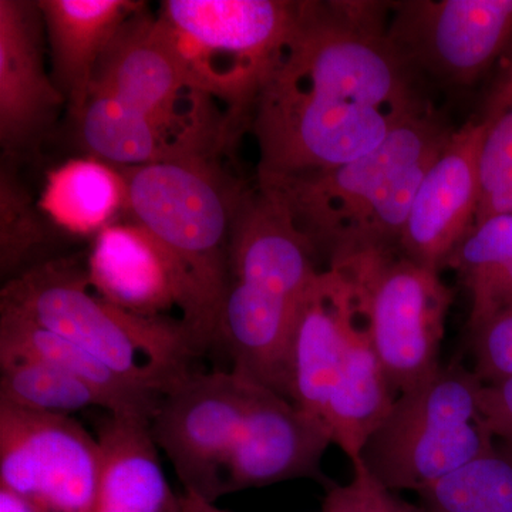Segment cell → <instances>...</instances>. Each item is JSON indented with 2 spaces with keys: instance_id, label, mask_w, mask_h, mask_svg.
<instances>
[{
  "instance_id": "12",
  "label": "cell",
  "mask_w": 512,
  "mask_h": 512,
  "mask_svg": "<svg viewBox=\"0 0 512 512\" xmlns=\"http://www.w3.org/2000/svg\"><path fill=\"white\" fill-rule=\"evenodd\" d=\"M90 93L177 126L234 140L237 128L220 104L198 90L178 62L157 15L147 6L124 23L94 70Z\"/></svg>"
},
{
  "instance_id": "30",
  "label": "cell",
  "mask_w": 512,
  "mask_h": 512,
  "mask_svg": "<svg viewBox=\"0 0 512 512\" xmlns=\"http://www.w3.org/2000/svg\"><path fill=\"white\" fill-rule=\"evenodd\" d=\"M323 512H420L397 498L372 477L363 464L353 466L352 480L333 485L323 503Z\"/></svg>"
},
{
  "instance_id": "11",
  "label": "cell",
  "mask_w": 512,
  "mask_h": 512,
  "mask_svg": "<svg viewBox=\"0 0 512 512\" xmlns=\"http://www.w3.org/2000/svg\"><path fill=\"white\" fill-rule=\"evenodd\" d=\"M386 36L417 76L470 86L512 39V0L389 3Z\"/></svg>"
},
{
  "instance_id": "24",
  "label": "cell",
  "mask_w": 512,
  "mask_h": 512,
  "mask_svg": "<svg viewBox=\"0 0 512 512\" xmlns=\"http://www.w3.org/2000/svg\"><path fill=\"white\" fill-rule=\"evenodd\" d=\"M470 295L473 329L512 306V214L494 215L468 232L447 264Z\"/></svg>"
},
{
  "instance_id": "18",
  "label": "cell",
  "mask_w": 512,
  "mask_h": 512,
  "mask_svg": "<svg viewBox=\"0 0 512 512\" xmlns=\"http://www.w3.org/2000/svg\"><path fill=\"white\" fill-rule=\"evenodd\" d=\"M72 120L86 156L116 168L218 158L231 143L221 134L158 120L99 93H90Z\"/></svg>"
},
{
  "instance_id": "28",
  "label": "cell",
  "mask_w": 512,
  "mask_h": 512,
  "mask_svg": "<svg viewBox=\"0 0 512 512\" xmlns=\"http://www.w3.org/2000/svg\"><path fill=\"white\" fill-rule=\"evenodd\" d=\"M484 123L476 224L512 214V84H504Z\"/></svg>"
},
{
  "instance_id": "13",
  "label": "cell",
  "mask_w": 512,
  "mask_h": 512,
  "mask_svg": "<svg viewBox=\"0 0 512 512\" xmlns=\"http://www.w3.org/2000/svg\"><path fill=\"white\" fill-rule=\"evenodd\" d=\"M46 52L37 0H0V146L8 163L33 156L67 106Z\"/></svg>"
},
{
  "instance_id": "3",
  "label": "cell",
  "mask_w": 512,
  "mask_h": 512,
  "mask_svg": "<svg viewBox=\"0 0 512 512\" xmlns=\"http://www.w3.org/2000/svg\"><path fill=\"white\" fill-rule=\"evenodd\" d=\"M119 170L127 185L128 221L153 235L180 272L185 293L181 323L200 356L218 343L229 238L248 185L229 175L218 158Z\"/></svg>"
},
{
  "instance_id": "26",
  "label": "cell",
  "mask_w": 512,
  "mask_h": 512,
  "mask_svg": "<svg viewBox=\"0 0 512 512\" xmlns=\"http://www.w3.org/2000/svg\"><path fill=\"white\" fill-rule=\"evenodd\" d=\"M417 494L420 512H512V450L494 446Z\"/></svg>"
},
{
  "instance_id": "16",
  "label": "cell",
  "mask_w": 512,
  "mask_h": 512,
  "mask_svg": "<svg viewBox=\"0 0 512 512\" xmlns=\"http://www.w3.org/2000/svg\"><path fill=\"white\" fill-rule=\"evenodd\" d=\"M362 323L349 279L338 269L320 271L296 319L289 399L323 423L333 383Z\"/></svg>"
},
{
  "instance_id": "14",
  "label": "cell",
  "mask_w": 512,
  "mask_h": 512,
  "mask_svg": "<svg viewBox=\"0 0 512 512\" xmlns=\"http://www.w3.org/2000/svg\"><path fill=\"white\" fill-rule=\"evenodd\" d=\"M484 131V120L454 130L424 175L399 247L417 264L440 272L476 225Z\"/></svg>"
},
{
  "instance_id": "33",
  "label": "cell",
  "mask_w": 512,
  "mask_h": 512,
  "mask_svg": "<svg viewBox=\"0 0 512 512\" xmlns=\"http://www.w3.org/2000/svg\"><path fill=\"white\" fill-rule=\"evenodd\" d=\"M181 512H232L222 510L211 501L202 500L197 495L185 494L181 495Z\"/></svg>"
},
{
  "instance_id": "6",
  "label": "cell",
  "mask_w": 512,
  "mask_h": 512,
  "mask_svg": "<svg viewBox=\"0 0 512 512\" xmlns=\"http://www.w3.org/2000/svg\"><path fill=\"white\" fill-rule=\"evenodd\" d=\"M295 8L288 0H167L156 15L188 79L241 131Z\"/></svg>"
},
{
  "instance_id": "31",
  "label": "cell",
  "mask_w": 512,
  "mask_h": 512,
  "mask_svg": "<svg viewBox=\"0 0 512 512\" xmlns=\"http://www.w3.org/2000/svg\"><path fill=\"white\" fill-rule=\"evenodd\" d=\"M481 413L494 439H500L503 446L512 450V377L503 382L484 384Z\"/></svg>"
},
{
  "instance_id": "8",
  "label": "cell",
  "mask_w": 512,
  "mask_h": 512,
  "mask_svg": "<svg viewBox=\"0 0 512 512\" xmlns=\"http://www.w3.org/2000/svg\"><path fill=\"white\" fill-rule=\"evenodd\" d=\"M284 207L258 184L239 202L228 249L221 320L242 328H291L320 269Z\"/></svg>"
},
{
  "instance_id": "21",
  "label": "cell",
  "mask_w": 512,
  "mask_h": 512,
  "mask_svg": "<svg viewBox=\"0 0 512 512\" xmlns=\"http://www.w3.org/2000/svg\"><path fill=\"white\" fill-rule=\"evenodd\" d=\"M397 393L384 372L365 323L357 328L326 406L325 424L333 444L353 466L392 409Z\"/></svg>"
},
{
  "instance_id": "15",
  "label": "cell",
  "mask_w": 512,
  "mask_h": 512,
  "mask_svg": "<svg viewBox=\"0 0 512 512\" xmlns=\"http://www.w3.org/2000/svg\"><path fill=\"white\" fill-rule=\"evenodd\" d=\"M332 437L326 424L288 397L256 383L251 406L222 481V497L295 478L323 481L320 463Z\"/></svg>"
},
{
  "instance_id": "22",
  "label": "cell",
  "mask_w": 512,
  "mask_h": 512,
  "mask_svg": "<svg viewBox=\"0 0 512 512\" xmlns=\"http://www.w3.org/2000/svg\"><path fill=\"white\" fill-rule=\"evenodd\" d=\"M0 352L45 360L96 390L106 412L153 419L161 396L117 375L89 352L19 313L0 308Z\"/></svg>"
},
{
  "instance_id": "23",
  "label": "cell",
  "mask_w": 512,
  "mask_h": 512,
  "mask_svg": "<svg viewBox=\"0 0 512 512\" xmlns=\"http://www.w3.org/2000/svg\"><path fill=\"white\" fill-rule=\"evenodd\" d=\"M39 204L60 234L96 238L126 214V180L97 158H72L47 173Z\"/></svg>"
},
{
  "instance_id": "9",
  "label": "cell",
  "mask_w": 512,
  "mask_h": 512,
  "mask_svg": "<svg viewBox=\"0 0 512 512\" xmlns=\"http://www.w3.org/2000/svg\"><path fill=\"white\" fill-rule=\"evenodd\" d=\"M101 448L72 416L0 403V488L42 512H96Z\"/></svg>"
},
{
  "instance_id": "27",
  "label": "cell",
  "mask_w": 512,
  "mask_h": 512,
  "mask_svg": "<svg viewBox=\"0 0 512 512\" xmlns=\"http://www.w3.org/2000/svg\"><path fill=\"white\" fill-rule=\"evenodd\" d=\"M53 234L55 225L33 200L10 164L2 165L0 173V268L3 278H15L35 266L33 256L39 255Z\"/></svg>"
},
{
  "instance_id": "4",
  "label": "cell",
  "mask_w": 512,
  "mask_h": 512,
  "mask_svg": "<svg viewBox=\"0 0 512 512\" xmlns=\"http://www.w3.org/2000/svg\"><path fill=\"white\" fill-rule=\"evenodd\" d=\"M0 308L97 357L138 387L163 396L191 372L194 349L180 320L133 315L90 285L86 259H46L6 281Z\"/></svg>"
},
{
  "instance_id": "19",
  "label": "cell",
  "mask_w": 512,
  "mask_h": 512,
  "mask_svg": "<svg viewBox=\"0 0 512 512\" xmlns=\"http://www.w3.org/2000/svg\"><path fill=\"white\" fill-rule=\"evenodd\" d=\"M53 82L76 117L89 100L94 70L121 26L146 6L137 0H37Z\"/></svg>"
},
{
  "instance_id": "1",
  "label": "cell",
  "mask_w": 512,
  "mask_h": 512,
  "mask_svg": "<svg viewBox=\"0 0 512 512\" xmlns=\"http://www.w3.org/2000/svg\"><path fill=\"white\" fill-rule=\"evenodd\" d=\"M387 12L382 2H296L249 111L256 178L348 164L431 109L387 39Z\"/></svg>"
},
{
  "instance_id": "29",
  "label": "cell",
  "mask_w": 512,
  "mask_h": 512,
  "mask_svg": "<svg viewBox=\"0 0 512 512\" xmlns=\"http://www.w3.org/2000/svg\"><path fill=\"white\" fill-rule=\"evenodd\" d=\"M473 338L474 373L483 384L512 377V306L470 329Z\"/></svg>"
},
{
  "instance_id": "7",
  "label": "cell",
  "mask_w": 512,
  "mask_h": 512,
  "mask_svg": "<svg viewBox=\"0 0 512 512\" xmlns=\"http://www.w3.org/2000/svg\"><path fill=\"white\" fill-rule=\"evenodd\" d=\"M338 269L355 289L357 308L394 392L412 390L441 366L439 355L453 292L440 272L400 251L346 256Z\"/></svg>"
},
{
  "instance_id": "20",
  "label": "cell",
  "mask_w": 512,
  "mask_h": 512,
  "mask_svg": "<svg viewBox=\"0 0 512 512\" xmlns=\"http://www.w3.org/2000/svg\"><path fill=\"white\" fill-rule=\"evenodd\" d=\"M101 481L96 512H181L161 468L150 420L107 413L99 423Z\"/></svg>"
},
{
  "instance_id": "5",
  "label": "cell",
  "mask_w": 512,
  "mask_h": 512,
  "mask_svg": "<svg viewBox=\"0 0 512 512\" xmlns=\"http://www.w3.org/2000/svg\"><path fill=\"white\" fill-rule=\"evenodd\" d=\"M483 382L461 363L441 365L400 393L360 464L390 491H419L495 446L481 413Z\"/></svg>"
},
{
  "instance_id": "2",
  "label": "cell",
  "mask_w": 512,
  "mask_h": 512,
  "mask_svg": "<svg viewBox=\"0 0 512 512\" xmlns=\"http://www.w3.org/2000/svg\"><path fill=\"white\" fill-rule=\"evenodd\" d=\"M453 131L430 109L348 164L256 184L329 265L360 252L399 251L421 181Z\"/></svg>"
},
{
  "instance_id": "10",
  "label": "cell",
  "mask_w": 512,
  "mask_h": 512,
  "mask_svg": "<svg viewBox=\"0 0 512 512\" xmlns=\"http://www.w3.org/2000/svg\"><path fill=\"white\" fill-rule=\"evenodd\" d=\"M254 380L191 370L161 396L151 433L185 494L217 503L229 457L251 406Z\"/></svg>"
},
{
  "instance_id": "32",
  "label": "cell",
  "mask_w": 512,
  "mask_h": 512,
  "mask_svg": "<svg viewBox=\"0 0 512 512\" xmlns=\"http://www.w3.org/2000/svg\"><path fill=\"white\" fill-rule=\"evenodd\" d=\"M0 512H42L22 500L18 495L9 493V491L0 488Z\"/></svg>"
},
{
  "instance_id": "17",
  "label": "cell",
  "mask_w": 512,
  "mask_h": 512,
  "mask_svg": "<svg viewBox=\"0 0 512 512\" xmlns=\"http://www.w3.org/2000/svg\"><path fill=\"white\" fill-rule=\"evenodd\" d=\"M90 285L113 305L148 319L183 318L185 293L173 258L133 221H119L93 238L86 258ZM183 325V323H181Z\"/></svg>"
},
{
  "instance_id": "34",
  "label": "cell",
  "mask_w": 512,
  "mask_h": 512,
  "mask_svg": "<svg viewBox=\"0 0 512 512\" xmlns=\"http://www.w3.org/2000/svg\"><path fill=\"white\" fill-rule=\"evenodd\" d=\"M505 84H512V69L510 72V76H508L507 82H505Z\"/></svg>"
},
{
  "instance_id": "25",
  "label": "cell",
  "mask_w": 512,
  "mask_h": 512,
  "mask_svg": "<svg viewBox=\"0 0 512 512\" xmlns=\"http://www.w3.org/2000/svg\"><path fill=\"white\" fill-rule=\"evenodd\" d=\"M0 403L43 414L72 416L106 404L76 376L36 357L0 352Z\"/></svg>"
}]
</instances>
